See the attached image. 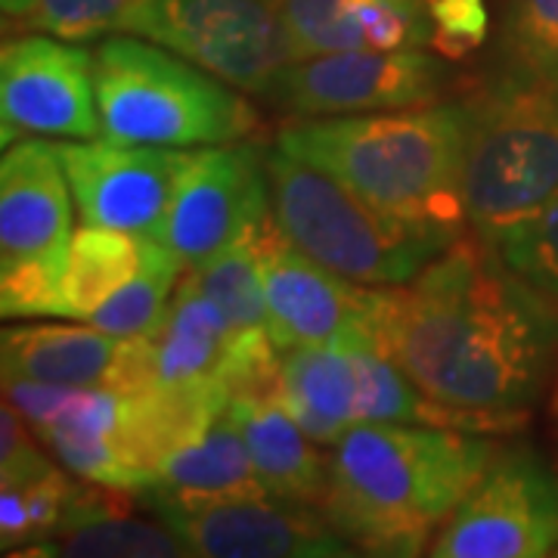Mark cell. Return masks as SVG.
Wrapping results in <instances>:
<instances>
[{"label":"cell","mask_w":558,"mask_h":558,"mask_svg":"<svg viewBox=\"0 0 558 558\" xmlns=\"http://www.w3.org/2000/svg\"><path fill=\"white\" fill-rule=\"evenodd\" d=\"M369 339L428 398L527 422L558 376V301L469 233L410 282L376 286Z\"/></svg>","instance_id":"1"},{"label":"cell","mask_w":558,"mask_h":558,"mask_svg":"<svg viewBox=\"0 0 558 558\" xmlns=\"http://www.w3.org/2000/svg\"><path fill=\"white\" fill-rule=\"evenodd\" d=\"M497 450L487 432L363 422L329 447L319 509L360 556H422Z\"/></svg>","instance_id":"2"},{"label":"cell","mask_w":558,"mask_h":558,"mask_svg":"<svg viewBox=\"0 0 558 558\" xmlns=\"http://www.w3.org/2000/svg\"><path fill=\"white\" fill-rule=\"evenodd\" d=\"M472 137V100L388 112L295 119L277 146L341 180L360 199L418 227L462 236V171Z\"/></svg>","instance_id":"3"},{"label":"cell","mask_w":558,"mask_h":558,"mask_svg":"<svg viewBox=\"0 0 558 558\" xmlns=\"http://www.w3.org/2000/svg\"><path fill=\"white\" fill-rule=\"evenodd\" d=\"M100 137L131 146L202 149L248 140L258 112L245 90L140 35H112L94 50Z\"/></svg>","instance_id":"4"},{"label":"cell","mask_w":558,"mask_h":558,"mask_svg":"<svg viewBox=\"0 0 558 558\" xmlns=\"http://www.w3.org/2000/svg\"><path fill=\"white\" fill-rule=\"evenodd\" d=\"M267 183L270 211L286 240L360 286L410 282L459 240L381 211L279 146L267 149Z\"/></svg>","instance_id":"5"},{"label":"cell","mask_w":558,"mask_h":558,"mask_svg":"<svg viewBox=\"0 0 558 558\" xmlns=\"http://www.w3.org/2000/svg\"><path fill=\"white\" fill-rule=\"evenodd\" d=\"M462 199L484 242L558 199V87L497 75L472 97Z\"/></svg>","instance_id":"6"},{"label":"cell","mask_w":558,"mask_h":558,"mask_svg":"<svg viewBox=\"0 0 558 558\" xmlns=\"http://www.w3.org/2000/svg\"><path fill=\"white\" fill-rule=\"evenodd\" d=\"M121 32L156 40L264 100L292 62L279 0H134Z\"/></svg>","instance_id":"7"},{"label":"cell","mask_w":558,"mask_h":558,"mask_svg":"<svg viewBox=\"0 0 558 558\" xmlns=\"http://www.w3.org/2000/svg\"><path fill=\"white\" fill-rule=\"evenodd\" d=\"M558 553V469L531 444L497 457L444 521L428 556L543 558Z\"/></svg>","instance_id":"8"},{"label":"cell","mask_w":558,"mask_h":558,"mask_svg":"<svg viewBox=\"0 0 558 558\" xmlns=\"http://www.w3.org/2000/svg\"><path fill=\"white\" fill-rule=\"evenodd\" d=\"M453 87L447 62L416 50H344L289 62L267 100L295 119L360 116L440 102Z\"/></svg>","instance_id":"9"},{"label":"cell","mask_w":558,"mask_h":558,"mask_svg":"<svg viewBox=\"0 0 558 558\" xmlns=\"http://www.w3.org/2000/svg\"><path fill=\"white\" fill-rule=\"evenodd\" d=\"M267 211V149L248 140L202 146L183 165L153 236L193 270L240 240Z\"/></svg>","instance_id":"10"},{"label":"cell","mask_w":558,"mask_h":558,"mask_svg":"<svg viewBox=\"0 0 558 558\" xmlns=\"http://www.w3.org/2000/svg\"><path fill=\"white\" fill-rule=\"evenodd\" d=\"M0 134L3 146L22 137H100L94 53L38 32L3 40Z\"/></svg>","instance_id":"11"},{"label":"cell","mask_w":558,"mask_h":558,"mask_svg":"<svg viewBox=\"0 0 558 558\" xmlns=\"http://www.w3.org/2000/svg\"><path fill=\"white\" fill-rule=\"evenodd\" d=\"M146 502V499H143ZM190 549L205 558H332L357 556L317 506L286 499L146 502Z\"/></svg>","instance_id":"12"},{"label":"cell","mask_w":558,"mask_h":558,"mask_svg":"<svg viewBox=\"0 0 558 558\" xmlns=\"http://www.w3.org/2000/svg\"><path fill=\"white\" fill-rule=\"evenodd\" d=\"M258 274L279 351L369 339L376 286H360L307 258L286 240L274 211L258 227Z\"/></svg>","instance_id":"13"},{"label":"cell","mask_w":558,"mask_h":558,"mask_svg":"<svg viewBox=\"0 0 558 558\" xmlns=\"http://www.w3.org/2000/svg\"><path fill=\"white\" fill-rule=\"evenodd\" d=\"M65 178L81 223L153 233L165 215L190 149L131 146L116 140H62Z\"/></svg>","instance_id":"14"},{"label":"cell","mask_w":558,"mask_h":558,"mask_svg":"<svg viewBox=\"0 0 558 558\" xmlns=\"http://www.w3.org/2000/svg\"><path fill=\"white\" fill-rule=\"evenodd\" d=\"M3 400L20 410L40 444L72 475L119 490H143V478L119 444L121 391L3 376Z\"/></svg>","instance_id":"15"},{"label":"cell","mask_w":558,"mask_h":558,"mask_svg":"<svg viewBox=\"0 0 558 558\" xmlns=\"http://www.w3.org/2000/svg\"><path fill=\"white\" fill-rule=\"evenodd\" d=\"M3 376L53 385H97L131 395L156 381L149 336L119 339L90 323H16L0 336Z\"/></svg>","instance_id":"16"},{"label":"cell","mask_w":558,"mask_h":558,"mask_svg":"<svg viewBox=\"0 0 558 558\" xmlns=\"http://www.w3.org/2000/svg\"><path fill=\"white\" fill-rule=\"evenodd\" d=\"M0 161V267H65L72 242V186L60 153L40 137L3 146Z\"/></svg>","instance_id":"17"},{"label":"cell","mask_w":558,"mask_h":558,"mask_svg":"<svg viewBox=\"0 0 558 558\" xmlns=\"http://www.w3.org/2000/svg\"><path fill=\"white\" fill-rule=\"evenodd\" d=\"M134 490L87 481L75 484L57 527L22 549L20 556L65 558H180L190 556L183 539L156 515L143 519Z\"/></svg>","instance_id":"18"},{"label":"cell","mask_w":558,"mask_h":558,"mask_svg":"<svg viewBox=\"0 0 558 558\" xmlns=\"http://www.w3.org/2000/svg\"><path fill=\"white\" fill-rule=\"evenodd\" d=\"M233 400L227 379L149 385L121 395L119 444L131 469L143 478V490L174 450L199 440Z\"/></svg>","instance_id":"19"},{"label":"cell","mask_w":558,"mask_h":558,"mask_svg":"<svg viewBox=\"0 0 558 558\" xmlns=\"http://www.w3.org/2000/svg\"><path fill=\"white\" fill-rule=\"evenodd\" d=\"M230 413L240 422L264 490L274 499L319 509L329 490V457L279 403L277 391L233 395Z\"/></svg>","instance_id":"20"},{"label":"cell","mask_w":558,"mask_h":558,"mask_svg":"<svg viewBox=\"0 0 558 558\" xmlns=\"http://www.w3.org/2000/svg\"><path fill=\"white\" fill-rule=\"evenodd\" d=\"M277 398L319 447L360 425V379L351 341L279 351Z\"/></svg>","instance_id":"21"},{"label":"cell","mask_w":558,"mask_h":558,"mask_svg":"<svg viewBox=\"0 0 558 558\" xmlns=\"http://www.w3.org/2000/svg\"><path fill=\"white\" fill-rule=\"evenodd\" d=\"M140 499L161 502H218L270 497L260 484L240 422L227 410L199 440L161 459Z\"/></svg>","instance_id":"22"},{"label":"cell","mask_w":558,"mask_h":558,"mask_svg":"<svg viewBox=\"0 0 558 558\" xmlns=\"http://www.w3.org/2000/svg\"><path fill=\"white\" fill-rule=\"evenodd\" d=\"M143 267V233L84 223L72 233L65 277H62V319L87 323L106 301L137 277Z\"/></svg>","instance_id":"23"},{"label":"cell","mask_w":558,"mask_h":558,"mask_svg":"<svg viewBox=\"0 0 558 558\" xmlns=\"http://www.w3.org/2000/svg\"><path fill=\"white\" fill-rule=\"evenodd\" d=\"M183 270V260L168 245H161L153 233H143V267L137 277L121 286L87 323L119 339L149 336L174 299Z\"/></svg>","instance_id":"24"},{"label":"cell","mask_w":558,"mask_h":558,"mask_svg":"<svg viewBox=\"0 0 558 558\" xmlns=\"http://www.w3.org/2000/svg\"><path fill=\"white\" fill-rule=\"evenodd\" d=\"M499 75L558 87V0H499Z\"/></svg>","instance_id":"25"},{"label":"cell","mask_w":558,"mask_h":558,"mask_svg":"<svg viewBox=\"0 0 558 558\" xmlns=\"http://www.w3.org/2000/svg\"><path fill=\"white\" fill-rule=\"evenodd\" d=\"M260 220L255 227H248L240 240L230 242L223 252H218L215 258L193 267L202 292L218 304L240 332H270L267 304H264V286H260L258 274Z\"/></svg>","instance_id":"26"},{"label":"cell","mask_w":558,"mask_h":558,"mask_svg":"<svg viewBox=\"0 0 558 558\" xmlns=\"http://www.w3.org/2000/svg\"><path fill=\"white\" fill-rule=\"evenodd\" d=\"M279 16L289 38L292 62L366 50V38L354 20L344 16L341 0H279Z\"/></svg>","instance_id":"27"},{"label":"cell","mask_w":558,"mask_h":558,"mask_svg":"<svg viewBox=\"0 0 558 558\" xmlns=\"http://www.w3.org/2000/svg\"><path fill=\"white\" fill-rule=\"evenodd\" d=\"M487 245L512 274L558 301V199Z\"/></svg>","instance_id":"28"},{"label":"cell","mask_w":558,"mask_h":558,"mask_svg":"<svg viewBox=\"0 0 558 558\" xmlns=\"http://www.w3.org/2000/svg\"><path fill=\"white\" fill-rule=\"evenodd\" d=\"M341 10L360 25L366 50H416L435 38L428 0H341Z\"/></svg>","instance_id":"29"},{"label":"cell","mask_w":558,"mask_h":558,"mask_svg":"<svg viewBox=\"0 0 558 558\" xmlns=\"http://www.w3.org/2000/svg\"><path fill=\"white\" fill-rule=\"evenodd\" d=\"M131 3L134 0H38L35 32L72 44L102 38L109 32H121Z\"/></svg>","instance_id":"30"},{"label":"cell","mask_w":558,"mask_h":558,"mask_svg":"<svg viewBox=\"0 0 558 558\" xmlns=\"http://www.w3.org/2000/svg\"><path fill=\"white\" fill-rule=\"evenodd\" d=\"M35 438L38 435L22 418L20 410L10 400H3L0 407V487H32L35 481L57 469L44 457Z\"/></svg>","instance_id":"31"},{"label":"cell","mask_w":558,"mask_h":558,"mask_svg":"<svg viewBox=\"0 0 558 558\" xmlns=\"http://www.w3.org/2000/svg\"><path fill=\"white\" fill-rule=\"evenodd\" d=\"M428 13L435 25L432 47L440 57H469L490 35V13L484 0H428Z\"/></svg>","instance_id":"32"},{"label":"cell","mask_w":558,"mask_h":558,"mask_svg":"<svg viewBox=\"0 0 558 558\" xmlns=\"http://www.w3.org/2000/svg\"><path fill=\"white\" fill-rule=\"evenodd\" d=\"M35 543V524L28 512V499L22 487H0V546L3 553L20 556L25 546Z\"/></svg>","instance_id":"33"},{"label":"cell","mask_w":558,"mask_h":558,"mask_svg":"<svg viewBox=\"0 0 558 558\" xmlns=\"http://www.w3.org/2000/svg\"><path fill=\"white\" fill-rule=\"evenodd\" d=\"M3 7V32L10 35H25L35 32V13H38V0H0Z\"/></svg>","instance_id":"34"},{"label":"cell","mask_w":558,"mask_h":558,"mask_svg":"<svg viewBox=\"0 0 558 558\" xmlns=\"http://www.w3.org/2000/svg\"><path fill=\"white\" fill-rule=\"evenodd\" d=\"M556 416H558V388H556Z\"/></svg>","instance_id":"35"}]
</instances>
